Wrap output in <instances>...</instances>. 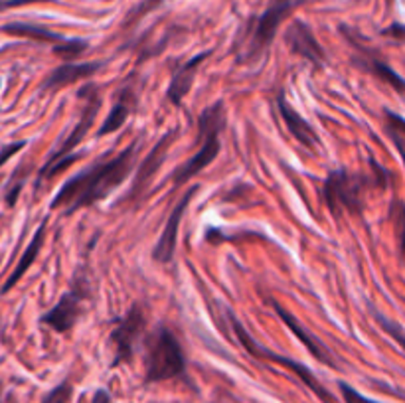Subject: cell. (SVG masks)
Segmentation results:
<instances>
[{
    "instance_id": "obj_19",
    "label": "cell",
    "mask_w": 405,
    "mask_h": 403,
    "mask_svg": "<svg viewBox=\"0 0 405 403\" xmlns=\"http://www.w3.org/2000/svg\"><path fill=\"white\" fill-rule=\"evenodd\" d=\"M225 127V109L223 101L209 105L208 109L202 111V115L198 119V130H200V139H206L209 135H220Z\"/></svg>"
},
{
    "instance_id": "obj_9",
    "label": "cell",
    "mask_w": 405,
    "mask_h": 403,
    "mask_svg": "<svg viewBox=\"0 0 405 403\" xmlns=\"http://www.w3.org/2000/svg\"><path fill=\"white\" fill-rule=\"evenodd\" d=\"M288 10H291V2H275L269 10H265V14L259 18L257 26H255L251 44H249V58H255V55L263 53V50L273 42L277 28L281 24V20L287 16Z\"/></svg>"
},
{
    "instance_id": "obj_5",
    "label": "cell",
    "mask_w": 405,
    "mask_h": 403,
    "mask_svg": "<svg viewBox=\"0 0 405 403\" xmlns=\"http://www.w3.org/2000/svg\"><path fill=\"white\" fill-rule=\"evenodd\" d=\"M79 99H85V107H83V111H81V117L76 123V127L71 129V132L66 137V141L60 144L55 151L52 153V156L48 158V162L42 166V170L50 169L55 160H60V158H64V156L71 155V151L78 146L83 139H85V135L92 130L93 127V121L97 117V113H99V107H101V99H99V87L97 85H83L78 93ZM40 170V172H42Z\"/></svg>"
},
{
    "instance_id": "obj_2",
    "label": "cell",
    "mask_w": 405,
    "mask_h": 403,
    "mask_svg": "<svg viewBox=\"0 0 405 403\" xmlns=\"http://www.w3.org/2000/svg\"><path fill=\"white\" fill-rule=\"evenodd\" d=\"M146 381H166L186 372V356L182 346L169 326L160 325L146 340L144 354Z\"/></svg>"
},
{
    "instance_id": "obj_26",
    "label": "cell",
    "mask_w": 405,
    "mask_h": 403,
    "mask_svg": "<svg viewBox=\"0 0 405 403\" xmlns=\"http://www.w3.org/2000/svg\"><path fill=\"white\" fill-rule=\"evenodd\" d=\"M340 391H342V395H344V402L346 403H376L372 402V400H368V397H364L360 391H356L354 388H350L348 384H340Z\"/></svg>"
},
{
    "instance_id": "obj_15",
    "label": "cell",
    "mask_w": 405,
    "mask_h": 403,
    "mask_svg": "<svg viewBox=\"0 0 405 403\" xmlns=\"http://www.w3.org/2000/svg\"><path fill=\"white\" fill-rule=\"evenodd\" d=\"M209 55V52L204 53H198L194 55L190 62H186V64L174 74V78L170 81L169 85V92H166V97H169V101L172 105H180L182 103V99L188 95V92L192 89V83H194V78H196V69L202 65V62L206 60Z\"/></svg>"
},
{
    "instance_id": "obj_14",
    "label": "cell",
    "mask_w": 405,
    "mask_h": 403,
    "mask_svg": "<svg viewBox=\"0 0 405 403\" xmlns=\"http://www.w3.org/2000/svg\"><path fill=\"white\" fill-rule=\"evenodd\" d=\"M277 107H279V113H281V117L285 121V125H287V129L291 130V135L302 144V146H307L309 151H314L316 146H318V135L314 132V129L304 121L301 113L293 107V105L288 103L287 97H285V93H279V97H277Z\"/></svg>"
},
{
    "instance_id": "obj_1",
    "label": "cell",
    "mask_w": 405,
    "mask_h": 403,
    "mask_svg": "<svg viewBox=\"0 0 405 403\" xmlns=\"http://www.w3.org/2000/svg\"><path fill=\"white\" fill-rule=\"evenodd\" d=\"M137 148H139V144L131 143L115 158L97 162L89 169L81 170L74 178H69L62 186V190L53 196L52 208L67 206V214H71L76 209L93 206L99 200L107 198L131 174Z\"/></svg>"
},
{
    "instance_id": "obj_28",
    "label": "cell",
    "mask_w": 405,
    "mask_h": 403,
    "mask_svg": "<svg viewBox=\"0 0 405 403\" xmlns=\"http://www.w3.org/2000/svg\"><path fill=\"white\" fill-rule=\"evenodd\" d=\"M92 403H115V402H113L111 393L107 390H97L95 391V395H93Z\"/></svg>"
},
{
    "instance_id": "obj_33",
    "label": "cell",
    "mask_w": 405,
    "mask_h": 403,
    "mask_svg": "<svg viewBox=\"0 0 405 403\" xmlns=\"http://www.w3.org/2000/svg\"><path fill=\"white\" fill-rule=\"evenodd\" d=\"M386 2H388V4H392V2H393V0H386Z\"/></svg>"
},
{
    "instance_id": "obj_21",
    "label": "cell",
    "mask_w": 405,
    "mask_h": 403,
    "mask_svg": "<svg viewBox=\"0 0 405 403\" xmlns=\"http://www.w3.org/2000/svg\"><path fill=\"white\" fill-rule=\"evenodd\" d=\"M362 67L368 69V71H372L374 76H378L381 81H386L392 89L405 95V79L402 76H397L390 65H386L384 62H379V60H366L362 64Z\"/></svg>"
},
{
    "instance_id": "obj_24",
    "label": "cell",
    "mask_w": 405,
    "mask_h": 403,
    "mask_svg": "<svg viewBox=\"0 0 405 403\" xmlns=\"http://www.w3.org/2000/svg\"><path fill=\"white\" fill-rule=\"evenodd\" d=\"M374 318L378 320V325L384 328V332H388L390 336H392L402 348L405 350V328L402 325H397V323H393V320H390V318H386L381 312L374 311Z\"/></svg>"
},
{
    "instance_id": "obj_25",
    "label": "cell",
    "mask_w": 405,
    "mask_h": 403,
    "mask_svg": "<svg viewBox=\"0 0 405 403\" xmlns=\"http://www.w3.org/2000/svg\"><path fill=\"white\" fill-rule=\"evenodd\" d=\"M71 386L67 384V381H64V384H60V386H55L44 400H42V403H69V400H71Z\"/></svg>"
},
{
    "instance_id": "obj_29",
    "label": "cell",
    "mask_w": 405,
    "mask_h": 403,
    "mask_svg": "<svg viewBox=\"0 0 405 403\" xmlns=\"http://www.w3.org/2000/svg\"><path fill=\"white\" fill-rule=\"evenodd\" d=\"M393 143H395V146H397V151H399V155H402V158H404V164H405V146H404V139L402 137H395V135H392Z\"/></svg>"
},
{
    "instance_id": "obj_8",
    "label": "cell",
    "mask_w": 405,
    "mask_h": 403,
    "mask_svg": "<svg viewBox=\"0 0 405 403\" xmlns=\"http://www.w3.org/2000/svg\"><path fill=\"white\" fill-rule=\"evenodd\" d=\"M285 42L288 44L291 52L301 55L304 60H309L311 64H314L316 67L325 65V50L322 46L318 44V40L314 38L313 30L307 26L302 20H295L291 26L287 28L285 32Z\"/></svg>"
},
{
    "instance_id": "obj_4",
    "label": "cell",
    "mask_w": 405,
    "mask_h": 403,
    "mask_svg": "<svg viewBox=\"0 0 405 403\" xmlns=\"http://www.w3.org/2000/svg\"><path fill=\"white\" fill-rule=\"evenodd\" d=\"M230 320H232V326H234V330H236L237 338L241 342V346L245 348V352H249L253 358H257V360H271V362H277V364H283L285 368H288L291 372H295L297 376L301 377L302 381L307 384V388H311V390L322 400L325 403H332V395L328 393L322 386H320V381L314 377V374L307 368V366L299 364V362H295V360H291L287 356H281V354H275V352H269L267 348H263L261 344H257L255 338L249 334L248 330H245V326L241 325L239 320H237L236 316H230Z\"/></svg>"
},
{
    "instance_id": "obj_7",
    "label": "cell",
    "mask_w": 405,
    "mask_h": 403,
    "mask_svg": "<svg viewBox=\"0 0 405 403\" xmlns=\"http://www.w3.org/2000/svg\"><path fill=\"white\" fill-rule=\"evenodd\" d=\"M198 192V186H190L188 192L180 198V202L174 206V209L170 212L169 220H166V225L160 234V239L155 246V251H153V257L158 263H170L172 257H174V251H176V241H178V228H180V221H182L186 209L190 206V200L194 198V194Z\"/></svg>"
},
{
    "instance_id": "obj_22",
    "label": "cell",
    "mask_w": 405,
    "mask_h": 403,
    "mask_svg": "<svg viewBox=\"0 0 405 403\" xmlns=\"http://www.w3.org/2000/svg\"><path fill=\"white\" fill-rule=\"evenodd\" d=\"M390 218L395 225V234H397V246H399V257L405 265V204L402 200H393L392 208H390Z\"/></svg>"
},
{
    "instance_id": "obj_23",
    "label": "cell",
    "mask_w": 405,
    "mask_h": 403,
    "mask_svg": "<svg viewBox=\"0 0 405 403\" xmlns=\"http://www.w3.org/2000/svg\"><path fill=\"white\" fill-rule=\"evenodd\" d=\"M87 40H62L53 46V53L60 55L62 60H76L87 50Z\"/></svg>"
},
{
    "instance_id": "obj_31",
    "label": "cell",
    "mask_w": 405,
    "mask_h": 403,
    "mask_svg": "<svg viewBox=\"0 0 405 403\" xmlns=\"http://www.w3.org/2000/svg\"><path fill=\"white\" fill-rule=\"evenodd\" d=\"M158 0H148V2H146V4H148V6H153V4H157Z\"/></svg>"
},
{
    "instance_id": "obj_3",
    "label": "cell",
    "mask_w": 405,
    "mask_h": 403,
    "mask_svg": "<svg viewBox=\"0 0 405 403\" xmlns=\"http://www.w3.org/2000/svg\"><path fill=\"white\" fill-rule=\"evenodd\" d=\"M366 180L362 176H352L346 170H332L322 186V198L334 218L344 212L360 216L362 214V190Z\"/></svg>"
},
{
    "instance_id": "obj_20",
    "label": "cell",
    "mask_w": 405,
    "mask_h": 403,
    "mask_svg": "<svg viewBox=\"0 0 405 403\" xmlns=\"http://www.w3.org/2000/svg\"><path fill=\"white\" fill-rule=\"evenodd\" d=\"M2 32L10 34V36H20V38H30V40H38V42H62L66 40L62 34L58 32H52L48 28L36 26V24H24V22H12V24H6L2 28Z\"/></svg>"
},
{
    "instance_id": "obj_27",
    "label": "cell",
    "mask_w": 405,
    "mask_h": 403,
    "mask_svg": "<svg viewBox=\"0 0 405 403\" xmlns=\"http://www.w3.org/2000/svg\"><path fill=\"white\" fill-rule=\"evenodd\" d=\"M24 146H26V143H24V141H20V143L8 144L6 148H2V151H0V166H2V164H6V162H8V160H10L18 151H20V148H24Z\"/></svg>"
},
{
    "instance_id": "obj_18",
    "label": "cell",
    "mask_w": 405,
    "mask_h": 403,
    "mask_svg": "<svg viewBox=\"0 0 405 403\" xmlns=\"http://www.w3.org/2000/svg\"><path fill=\"white\" fill-rule=\"evenodd\" d=\"M44 239H46V221L42 223L38 228V232L34 234V237H32V241L28 243L26 251H24V255L20 257V261H18V265H16V269L12 271V275L8 277V281L4 283V286H2V295L4 293H8L10 289H12L20 279H22V275L26 273L28 269H30V265L36 261V257H38L40 249H42V246H44Z\"/></svg>"
},
{
    "instance_id": "obj_17",
    "label": "cell",
    "mask_w": 405,
    "mask_h": 403,
    "mask_svg": "<svg viewBox=\"0 0 405 403\" xmlns=\"http://www.w3.org/2000/svg\"><path fill=\"white\" fill-rule=\"evenodd\" d=\"M135 97H132V93L129 89H123V92L119 93V99L117 103L113 105V109H111V113L107 115V119L103 121V125H101V129L97 130V137H105V135H111V132H117L125 123H127V119L132 113V107H135Z\"/></svg>"
},
{
    "instance_id": "obj_6",
    "label": "cell",
    "mask_w": 405,
    "mask_h": 403,
    "mask_svg": "<svg viewBox=\"0 0 405 403\" xmlns=\"http://www.w3.org/2000/svg\"><path fill=\"white\" fill-rule=\"evenodd\" d=\"M144 328H146V314H144L141 305H132L129 312L121 318L117 328L111 332L109 342L113 344V366L129 362L135 354V344L143 336Z\"/></svg>"
},
{
    "instance_id": "obj_11",
    "label": "cell",
    "mask_w": 405,
    "mask_h": 403,
    "mask_svg": "<svg viewBox=\"0 0 405 403\" xmlns=\"http://www.w3.org/2000/svg\"><path fill=\"white\" fill-rule=\"evenodd\" d=\"M174 137H176V130H170L166 132L157 144H155V148L146 155L143 162H141V166L137 170V174H135V180H132V188H131V194H143V190L150 184V180L155 178V174L158 172V169L164 164V160H166V155H169L170 146L174 143Z\"/></svg>"
},
{
    "instance_id": "obj_13",
    "label": "cell",
    "mask_w": 405,
    "mask_h": 403,
    "mask_svg": "<svg viewBox=\"0 0 405 403\" xmlns=\"http://www.w3.org/2000/svg\"><path fill=\"white\" fill-rule=\"evenodd\" d=\"M220 146H222L220 144V135H209V137H206L202 148L198 151L196 155L174 172V178H172L174 186H182L188 180H192L196 174H200L206 166H209L218 158V155H220Z\"/></svg>"
},
{
    "instance_id": "obj_10",
    "label": "cell",
    "mask_w": 405,
    "mask_h": 403,
    "mask_svg": "<svg viewBox=\"0 0 405 403\" xmlns=\"http://www.w3.org/2000/svg\"><path fill=\"white\" fill-rule=\"evenodd\" d=\"M81 300H83V293L74 286L60 299V302L53 309H50L42 316V323L52 326L55 332H67L78 323L79 312H81Z\"/></svg>"
},
{
    "instance_id": "obj_16",
    "label": "cell",
    "mask_w": 405,
    "mask_h": 403,
    "mask_svg": "<svg viewBox=\"0 0 405 403\" xmlns=\"http://www.w3.org/2000/svg\"><path fill=\"white\" fill-rule=\"evenodd\" d=\"M101 67L99 62H87V64H64L60 65V67H55L52 69V74L46 78V81L42 83V87L46 89V92H50V89H60V87H66L69 83H76L79 79H85L93 76L97 69Z\"/></svg>"
},
{
    "instance_id": "obj_32",
    "label": "cell",
    "mask_w": 405,
    "mask_h": 403,
    "mask_svg": "<svg viewBox=\"0 0 405 403\" xmlns=\"http://www.w3.org/2000/svg\"><path fill=\"white\" fill-rule=\"evenodd\" d=\"M277 2H291V0H277Z\"/></svg>"
},
{
    "instance_id": "obj_12",
    "label": "cell",
    "mask_w": 405,
    "mask_h": 403,
    "mask_svg": "<svg viewBox=\"0 0 405 403\" xmlns=\"http://www.w3.org/2000/svg\"><path fill=\"white\" fill-rule=\"evenodd\" d=\"M273 309H275V312L279 314V318H283V323L291 328V332H293V334H295V336L304 344V348L313 354V358H316L320 364H327V366H330V368H336L334 356H332V352L328 350L327 346L322 344V340H318L316 336H314L313 332H309V330L301 325V320H299L295 314H291L285 307H281L279 302H273Z\"/></svg>"
},
{
    "instance_id": "obj_30",
    "label": "cell",
    "mask_w": 405,
    "mask_h": 403,
    "mask_svg": "<svg viewBox=\"0 0 405 403\" xmlns=\"http://www.w3.org/2000/svg\"><path fill=\"white\" fill-rule=\"evenodd\" d=\"M26 2H36V0H8V2H0V8H8V6H20Z\"/></svg>"
}]
</instances>
